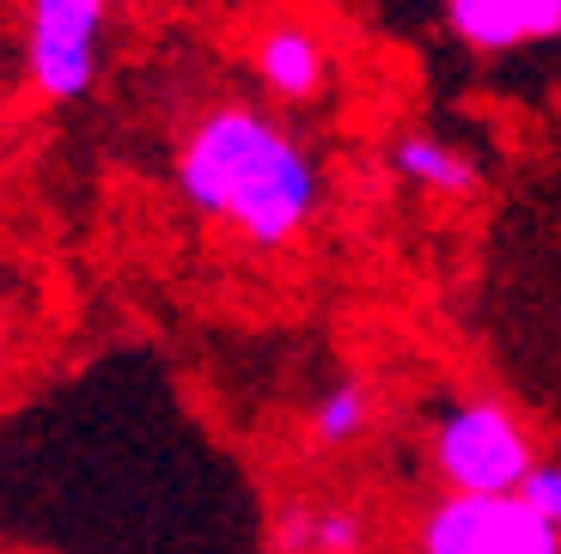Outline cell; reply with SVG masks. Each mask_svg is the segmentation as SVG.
I'll return each mask as SVG.
<instances>
[{"label": "cell", "instance_id": "cell-3", "mask_svg": "<svg viewBox=\"0 0 561 554\" xmlns=\"http://www.w3.org/2000/svg\"><path fill=\"white\" fill-rule=\"evenodd\" d=\"M111 0H25V80L49 104H80L104 68Z\"/></svg>", "mask_w": 561, "mask_h": 554}, {"label": "cell", "instance_id": "cell-11", "mask_svg": "<svg viewBox=\"0 0 561 554\" xmlns=\"http://www.w3.org/2000/svg\"><path fill=\"white\" fill-rule=\"evenodd\" d=\"M171 7H183V0H171Z\"/></svg>", "mask_w": 561, "mask_h": 554}, {"label": "cell", "instance_id": "cell-5", "mask_svg": "<svg viewBox=\"0 0 561 554\" xmlns=\"http://www.w3.org/2000/svg\"><path fill=\"white\" fill-rule=\"evenodd\" d=\"M251 73L275 104H311L323 97V85L336 80V56L311 19H268L251 43Z\"/></svg>", "mask_w": 561, "mask_h": 554}, {"label": "cell", "instance_id": "cell-2", "mask_svg": "<svg viewBox=\"0 0 561 554\" xmlns=\"http://www.w3.org/2000/svg\"><path fill=\"white\" fill-rule=\"evenodd\" d=\"M427 463H434L446 494H470V499H506L519 494V482L537 463V439L519 420V408L489 390L451 396L439 408L434 432H427Z\"/></svg>", "mask_w": 561, "mask_h": 554}, {"label": "cell", "instance_id": "cell-1", "mask_svg": "<svg viewBox=\"0 0 561 554\" xmlns=\"http://www.w3.org/2000/svg\"><path fill=\"white\" fill-rule=\"evenodd\" d=\"M178 195L232 226L251 250H287L323 208V165L280 116L256 104H208L171 159Z\"/></svg>", "mask_w": 561, "mask_h": 554}, {"label": "cell", "instance_id": "cell-7", "mask_svg": "<svg viewBox=\"0 0 561 554\" xmlns=\"http://www.w3.org/2000/svg\"><path fill=\"white\" fill-rule=\"evenodd\" d=\"M391 177H403L421 195H439V201H470V195H482L477 153L451 147L434 128H403L391 140Z\"/></svg>", "mask_w": 561, "mask_h": 554}, {"label": "cell", "instance_id": "cell-6", "mask_svg": "<svg viewBox=\"0 0 561 554\" xmlns=\"http://www.w3.org/2000/svg\"><path fill=\"white\" fill-rule=\"evenodd\" d=\"M446 31L477 56H513L561 37V0H446Z\"/></svg>", "mask_w": 561, "mask_h": 554}, {"label": "cell", "instance_id": "cell-9", "mask_svg": "<svg viewBox=\"0 0 561 554\" xmlns=\"http://www.w3.org/2000/svg\"><path fill=\"white\" fill-rule=\"evenodd\" d=\"M373 427H379V396H373V384L360 372L330 378L306 408V439L318 451H354Z\"/></svg>", "mask_w": 561, "mask_h": 554}, {"label": "cell", "instance_id": "cell-8", "mask_svg": "<svg viewBox=\"0 0 561 554\" xmlns=\"http://www.w3.org/2000/svg\"><path fill=\"white\" fill-rule=\"evenodd\" d=\"M280 554H366V512L348 499H287L275 512Z\"/></svg>", "mask_w": 561, "mask_h": 554}, {"label": "cell", "instance_id": "cell-4", "mask_svg": "<svg viewBox=\"0 0 561 554\" xmlns=\"http://www.w3.org/2000/svg\"><path fill=\"white\" fill-rule=\"evenodd\" d=\"M415 554H561V530L519 499L439 494L415 524Z\"/></svg>", "mask_w": 561, "mask_h": 554}, {"label": "cell", "instance_id": "cell-10", "mask_svg": "<svg viewBox=\"0 0 561 554\" xmlns=\"http://www.w3.org/2000/svg\"><path fill=\"white\" fill-rule=\"evenodd\" d=\"M525 506V512H537L543 524L561 530V458H537L531 475L519 482V494H513Z\"/></svg>", "mask_w": 561, "mask_h": 554}]
</instances>
